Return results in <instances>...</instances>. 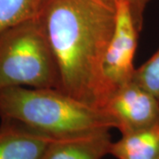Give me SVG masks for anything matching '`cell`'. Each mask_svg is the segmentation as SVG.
<instances>
[{"label":"cell","instance_id":"1","mask_svg":"<svg viewBox=\"0 0 159 159\" xmlns=\"http://www.w3.org/2000/svg\"><path fill=\"white\" fill-rule=\"evenodd\" d=\"M35 17L56 57L58 90L103 108L102 63L115 28V7L102 0H42Z\"/></svg>","mask_w":159,"mask_h":159},{"label":"cell","instance_id":"2","mask_svg":"<svg viewBox=\"0 0 159 159\" xmlns=\"http://www.w3.org/2000/svg\"><path fill=\"white\" fill-rule=\"evenodd\" d=\"M0 118L16 120L52 139L115 128L103 109L92 107L57 89H0Z\"/></svg>","mask_w":159,"mask_h":159},{"label":"cell","instance_id":"3","mask_svg":"<svg viewBox=\"0 0 159 159\" xmlns=\"http://www.w3.org/2000/svg\"><path fill=\"white\" fill-rule=\"evenodd\" d=\"M11 87L59 89L56 57L36 17L0 34V89Z\"/></svg>","mask_w":159,"mask_h":159},{"label":"cell","instance_id":"4","mask_svg":"<svg viewBox=\"0 0 159 159\" xmlns=\"http://www.w3.org/2000/svg\"><path fill=\"white\" fill-rule=\"evenodd\" d=\"M115 10V28L102 63L107 102L116 91L133 79L135 71L134 58L139 35L129 6L125 0H117Z\"/></svg>","mask_w":159,"mask_h":159},{"label":"cell","instance_id":"5","mask_svg":"<svg viewBox=\"0 0 159 159\" xmlns=\"http://www.w3.org/2000/svg\"><path fill=\"white\" fill-rule=\"evenodd\" d=\"M102 109L122 135L159 124V99L133 80L116 91Z\"/></svg>","mask_w":159,"mask_h":159},{"label":"cell","instance_id":"6","mask_svg":"<svg viewBox=\"0 0 159 159\" xmlns=\"http://www.w3.org/2000/svg\"><path fill=\"white\" fill-rule=\"evenodd\" d=\"M53 140L16 120L1 118L0 159H42Z\"/></svg>","mask_w":159,"mask_h":159},{"label":"cell","instance_id":"7","mask_svg":"<svg viewBox=\"0 0 159 159\" xmlns=\"http://www.w3.org/2000/svg\"><path fill=\"white\" fill-rule=\"evenodd\" d=\"M111 143L110 129L80 136L55 139L42 159H102L110 154Z\"/></svg>","mask_w":159,"mask_h":159},{"label":"cell","instance_id":"8","mask_svg":"<svg viewBox=\"0 0 159 159\" xmlns=\"http://www.w3.org/2000/svg\"><path fill=\"white\" fill-rule=\"evenodd\" d=\"M110 154L117 159H159V124L122 135Z\"/></svg>","mask_w":159,"mask_h":159},{"label":"cell","instance_id":"9","mask_svg":"<svg viewBox=\"0 0 159 159\" xmlns=\"http://www.w3.org/2000/svg\"><path fill=\"white\" fill-rule=\"evenodd\" d=\"M42 0H0V34L36 16Z\"/></svg>","mask_w":159,"mask_h":159},{"label":"cell","instance_id":"10","mask_svg":"<svg viewBox=\"0 0 159 159\" xmlns=\"http://www.w3.org/2000/svg\"><path fill=\"white\" fill-rule=\"evenodd\" d=\"M132 80L159 99V48L148 60L135 69Z\"/></svg>","mask_w":159,"mask_h":159},{"label":"cell","instance_id":"11","mask_svg":"<svg viewBox=\"0 0 159 159\" xmlns=\"http://www.w3.org/2000/svg\"><path fill=\"white\" fill-rule=\"evenodd\" d=\"M129 6L132 17L134 20L137 31L140 33L143 28V15L146 6L150 0H125Z\"/></svg>","mask_w":159,"mask_h":159},{"label":"cell","instance_id":"12","mask_svg":"<svg viewBox=\"0 0 159 159\" xmlns=\"http://www.w3.org/2000/svg\"><path fill=\"white\" fill-rule=\"evenodd\" d=\"M102 1L105 2L106 4H108L109 6H112V7H115L116 2H117V0H102Z\"/></svg>","mask_w":159,"mask_h":159}]
</instances>
